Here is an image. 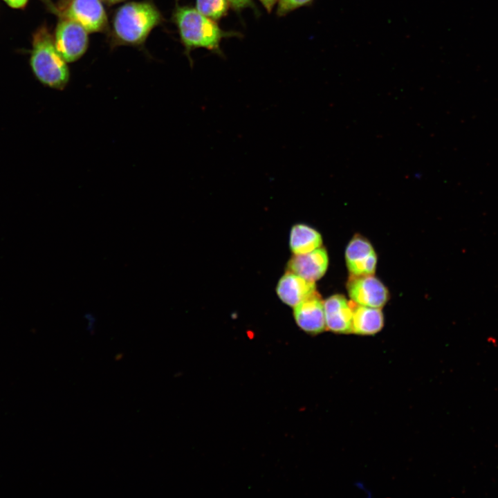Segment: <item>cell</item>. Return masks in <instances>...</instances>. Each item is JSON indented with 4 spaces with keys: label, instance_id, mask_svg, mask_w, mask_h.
Wrapping results in <instances>:
<instances>
[{
    "label": "cell",
    "instance_id": "8fae6325",
    "mask_svg": "<svg viewBox=\"0 0 498 498\" xmlns=\"http://www.w3.org/2000/svg\"><path fill=\"white\" fill-rule=\"evenodd\" d=\"M316 290L315 282L287 270L279 279L277 295L286 305L294 307Z\"/></svg>",
    "mask_w": 498,
    "mask_h": 498
},
{
    "label": "cell",
    "instance_id": "4fadbf2b",
    "mask_svg": "<svg viewBox=\"0 0 498 498\" xmlns=\"http://www.w3.org/2000/svg\"><path fill=\"white\" fill-rule=\"evenodd\" d=\"M322 244V235L313 227L301 223L291 227L289 247L293 255L308 253L321 247Z\"/></svg>",
    "mask_w": 498,
    "mask_h": 498
},
{
    "label": "cell",
    "instance_id": "2e32d148",
    "mask_svg": "<svg viewBox=\"0 0 498 498\" xmlns=\"http://www.w3.org/2000/svg\"><path fill=\"white\" fill-rule=\"evenodd\" d=\"M235 9H241L251 5V0H228Z\"/></svg>",
    "mask_w": 498,
    "mask_h": 498
},
{
    "label": "cell",
    "instance_id": "30bf717a",
    "mask_svg": "<svg viewBox=\"0 0 498 498\" xmlns=\"http://www.w3.org/2000/svg\"><path fill=\"white\" fill-rule=\"evenodd\" d=\"M326 329L335 333H352V302L341 294L324 301Z\"/></svg>",
    "mask_w": 498,
    "mask_h": 498
},
{
    "label": "cell",
    "instance_id": "8992f818",
    "mask_svg": "<svg viewBox=\"0 0 498 498\" xmlns=\"http://www.w3.org/2000/svg\"><path fill=\"white\" fill-rule=\"evenodd\" d=\"M347 290L353 302L369 307L382 308L389 298L387 288L374 275H350Z\"/></svg>",
    "mask_w": 498,
    "mask_h": 498
},
{
    "label": "cell",
    "instance_id": "e0dca14e",
    "mask_svg": "<svg viewBox=\"0 0 498 498\" xmlns=\"http://www.w3.org/2000/svg\"><path fill=\"white\" fill-rule=\"evenodd\" d=\"M9 6L13 8H21L24 6L27 0H4Z\"/></svg>",
    "mask_w": 498,
    "mask_h": 498
},
{
    "label": "cell",
    "instance_id": "ac0fdd59",
    "mask_svg": "<svg viewBox=\"0 0 498 498\" xmlns=\"http://www.w3.org/2000/svg\"><path fill=\"white\" fill-rule=\"evenodd\" d=\"M268 11H270L276 0H260Z\"/></svg>",
    "mask_w": 498,
    "mask_h": 498
},
{
    "label": "cell",
    "instance_id": "7a4b0ae2",
    "mask_svg": "<svg viewBox=\"0 0 498 498\" xmlns=\"http://www.w3.org/2000/svg\"><path fill=\"white\" fill-rule=\"evenodd\" d=\"M66 63L48 30L46 27L38 29L33 37L30 58V65L37 78L49 87L63 89L69 80Z\"/></svg>",
    "mask_w": 498,
    "mask_h": 498
},
{
    "label": "cell",
    "instance_id": "3957f363",
    "mask_svg": "<svg viewBox=\"0 0 498 498\" xmlns=\"http://www.w3.org/2000/svg\"><path fill=\"white\" fill-rule=\"evenodd\" d=\"M173 17L182 42L189 50L199 47L219 50L221 39L228 35L211 19L195 8L176 7Z\"/></svg>",
    "mask_w": 498,
    "mask_h": 498
},
{
    "label": "cell",
    "instance_id": "9a60e30c",
    "mask_svg": "<svg viewBox=\"0 0 498 498\" xmlns=\"http://www.w3.org/2000/svg\"><path fill=\"white\" fill-rule=\"evenodd\" d=\"M311 0H279L277 13L284 15L287 12L309 3Z\"/></svg>",
    "mask_w": 498,
    "mask_h": 498
},
{
    "label": "cell",
    "instance_id": "ba28073f",
    "mask_svg": "<svg viewBox=\"0 0 498 498\" xmlns=\"http://www.w3.org/2000/svg\"><path fill=\"white\" fill-rule=\"evenodd\" d=\"M297 325L310 335L326 330L324 301L317 290L293 307Z\"/></svg>",
    "mask_w": 498,
    "mask_h": 498
},
{
    "label": "cell",
    "instance_id": "7c38bea8",
    "mask_svg": "<svg viewBox=\"0 0 498 498\" xmlns=\"http://www.w3.org/2000/svg\"><path fill=\"white\" fill-rule=\"evenodd\" d=\"M352 302V333L361 335H374L384 326L380 308L369 307Z\"/></svg>",
    "mask_w": 498,
    "mask_h": 498
},
{
    "label": "cell",
    "instance_id": "d6986e66",
    "mask_svg": "<svg viewBox=\"0 0 498 498\" xmlns=\"http://www.w3.org/2000/svg\"><path fill=\"white\" fill-rule=\"evenodd\" d=\"M104 1H107L109 3H117L121 2L124 0H104Z\"/></svg>",
    "mask_w": 498,
    "mask_h": 498
},
{
    "label": "cell",
    "instance_id": "9c48e42d",
    "mask_svg": "<svg viewBox=\"0 0 498 498\" xmlns=\"http://www.w3.org/2000/svg\"><path fill=\"white\" fill-rule=\"evenodd\" d=\"M328 265L327 252L324 248L320 247L308 253L293 255L287 263V270L315 282L324 275Z\"/></svg>",
    "mask_w": 498,
    "mask_h": 498
},
{
    "label": "cell",
    "instance_id": "6da1fadb",
    "mask_svg": "<svg viewBox=\"0 0 498 498\" xmlns=\"http://www.w3.org/2000/svg\"><path fill=\"white\" fill-rule=\"evenodd\" d=\"M163 20L151 1H131L119 7L112 19V37L120 45L138 46Z\"/></svg>",
    "mask_w": 498,
    "mask_h": 498
},
{
    "label": "cell",
    "instance_id": "5b68a950",
    "mask_svg": "<svg viewBox=\"0 0 498 498\" xmlns=\"http://www.w3.org/2000/svg\"><path fill=\"white\" fill-rule=\"evenodd\" d=\"M62 16L81 25L88 33L102 32L108 19L101 0H69Z\"/></svg>",
    "mask_w": 498,
    "mask_h": 498
},
{
    "label": "cell",
    "instance_id": "277c9868",
    "mask_svg": "<svg viewBox=\"0 0 498 498\" xmlns=\"http://www.w3.org/2000/svg\"><path fill=\"white\" fill-rule=\"evenodd\" d=\"M88 32L81 25L62 17L58 23L54 37L57 49L66 62L79 59L89 46Z\"/></svg>",
    "mask_w": 498,
    "mask_h": 498
},
{
    "label": "cell",
    "instance_id": "5bb4252c",
    "mask_svg": "<svg viewBox=\"0 0 498 498\" xmlns=\"http://www.w3.org/2000/svg\"><path fill=\"white\" fill-rule=\"evenodd\" d=\"M228 1V0H196V9L211 19H217L226 12Z\"/></svg>",
    "mask_w": 498,
    "mask_h": 498
},
{
    "label": "cell",
    "instance_id": "52a82bcc",
    "mask_svg": "<svg viewBox=\"0 0 498 498\" xmlns=\"http://www.w3.org/2000/svg\"><path fill=\"white\" fill-rule=\"evenodd\" d=\"M345 260L350 275H374L377 265V255L370 241L356 234L349 242L345 250Z\"/></svg>",
    "mask_w": 498,
    "mask_h": 498
}]
</instances>
